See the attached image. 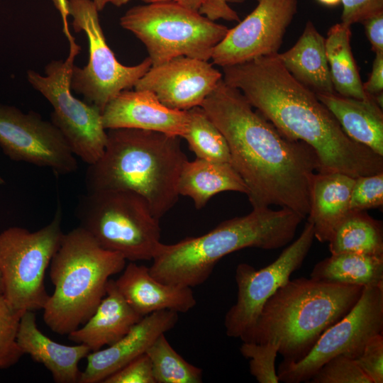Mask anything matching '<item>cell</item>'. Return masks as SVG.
I'll return each mask as SVG.
<instances>
[{
    "mask_svg": "<svg viewBox=\"0 0 383 383\" xmlns=\"http://www.w3.org/2000/svg\"><path fill=\"white\" fill-rule=\"evenodd\" d=\"M200 106L224 136L231 163L248 188L252 208L278 206L304 219L318 168L314 150L284 137L223 79Z\"/></svg>",
    "mask_w": 383,
    "mask_h": 383,
    "instance_id": "1",
    "label": "cell"
},
{
    "mask_svg": "<svg viewBox=\"0 0 383 383\" xmlns=\"http://www.w3.org/2000/svg\"><path fill=\"white\" fill-rule=\"evenodd\" d=\"M222 68L223 82L238 89L284 137L314 150L317 172L355 178L383 172V156L348 136L316 93L297 81L277 54Z\"/></svg>",
    "mask_w": 383,
    "mask_h": 383,
    "instance_id": "2",
    "label": "cell"
},
{
    "mask_svg": "<svg viewBox=\"0 0 383 383\" xmlns=\"http://www.w3.org/2000/svg\"><path fill=\"white\" fill-rule=\"evenodd\" d=\"M106 133L103 154L86 171L87 192H135L160 220L179 196L178 179L187 160L180 138L135 128L109 129Z\"/></svg>",
    "mask_w": 383,
    "mask_h": 383,
    "instance_id": "3",
    "label": "cell"
},
{
    "mask_svg": "<svg viewBox=\"0 0 383 383\" xmlns=\"http://www.w3.org/2000/svg\"><path fill=\"white\" fill-rule=\"evenodd\" d=\"M304 220L291 209H252L224 221L208 233L173 244L161 243L149 267L167 284L194 287L205 282L223 257L246 248H280L294 238Z\"/></svg>",
    "mask_w": 383,
    "mask_h": 383,
    "instance_id": "4",
    "label": "cell"
},
{
    "mask_svg": "<svg viewBox=\"0 0 383 383\" xmlns=\"http://www.w3.org/2000/svg\"><path fill=\"white\" fill-rule=\"evenodd\" d=\"M363 289L311 277L289 279L265 302L255 326L241 340L276 344L283 362H296L353 309Z\"/></svg>",
    "mask_w": 383,
    "mask_h": 383,
    "instance_id": "5",
    "label": "cell"
},
{
    "mask_svg": "<svg viewBox=\"0 0 383 383\" xmlns=\"http://www.w3.org/2000/svg\"><path fill=\"white\" fill-rule=\"evenodd\" d=\"M126 264L121 255L102 248L79 226L64 233L50 264L55 289L43 308L45 324L60 335L84 325L106 295L110 277Z\"/></svg>",
    "mask_w": 383,
    "mask_h": 383,
    "instance_id": "6",
    "label": "cell"
},
{
    "mask_svg": "<svg viewBox=\"0 0 383 383\" xmlns=\"http://www.w3.org/2000/svg\"><path fill=\"white\" fill-rule=\"evenodd\" d=\"M79 226L104 248L126 260H152L160 242L159 219L140 195L125 190H102L79 196Z\"/></svg>",
    "mask_w": 383,
    "mask_h": 383,
    "instance_id": "7",
    "label": "cell"
},
{
    "mask_svg": "<svg viewBox=\"0 0 383 383\" xmlns=\"http://www.w3.org/2000/svg\"><path fill=\"white\" fill-rule=\"evenodd\" d=\"M120 25L143 43L152 66L179 56L209 61L228 30L172 1L133 6L121 17Z\"/></svg>",
    "mask_w": 383,
    "mask_h": 383,
    "instance_id": "8",
    "label": "cell"
},
{
    "mask_svg": "<svg viewBox=\"0 0 383 383\" xmlns=\"http://www.w3.org/2000/svg\"><path fill=\"white\" fill-rule=\"evenodd\" d=\"M62 219L59 204L52 221L38 231L13 226L0 233L4 296L13 309L25 312L46 304L44 277L64 235Z\"/></svg>",
    "mask_w": 383,
    "mask_h": 383,
    "instance_id": "9",
    "label": "cell"
},
{
    "mask_svg": "<svg viewBox=\"0 0 383 383\" xmlns=\"http://www.w3.org/2000/svg\"><path fill=\"white\" fill-rule=\"evenodd\" d=\"M65 28L70 45L67 58L52 60L45 66V75L28 70L27 79L51 104V121L62 133L74 154L91 165L103 154L107 133L101 109L72 94L71 72L80 48L74 43L67 27Z\"/></svg>",
    "mask_w": 383,
    "mask_h": 383,
    "instance_id": "10",
    "label": "cell"
},
{
    "mask_svg": "<svg viewBox=\"0 0 383 383\" xmlns=\"http://www.w3.org/2000/svg\"><path fill=\"white\" fill-rule=\"evenodd\" d=\"M68 14L75 32H84L89 44V60L84 67L73 66L71 89L84 101L102 111L107 103L123 90L135 87L151 67L148 57L140 63L126 66L118 62L108 45L92 0H67Z\"/></svg>",
    "mask_w": 383,
    "mask_h": 383,
    "instance_id": "11",
    "label": "cell"
},
{
    "mask_svg": "<svg viewBox=\"0 0 383 383\" xmlns=\"http://www.w3.org/2000/svg\"><path fill=\"white\" fill-rule=\"evenodd\" d=\"M383 332V285L365 287L353 309L320 336L309 354L296 362H282L279 382H309L328 360L343 355L355 360L370 338Z\"/></svg>",
    "mask_w": 383,
    "mask_h": 383,
    "instance_id": "12",
    "label": "cell"
},
{
    "mask_svg": "<svg viewBox=\"0 0 383 383\" xmlns=\"http://www.w3.org/2000/svg\"><path fill=\"white\" fill-rule=\"evenodd\" d=\"M314 238L313 226L307 221L299 238L271 264L258 270L247 263L237 266V299L224 319L228 336L241 339L253 328L265 302L301 266Z\"/></svg>",
    "mask_w": 383,
    "mask_h": 383,
    "instance_id": "13",
    "label": "cell"
},
{
    "mask_svg": "<svg viewBox=\"0 0 383 383\" xmlns=\"http://www.w3.org/2000/svg\"><path fill=\"white\" fill-rule=\"evenodd\" d=\"M0 147L16 161L48 167L58 175L78 170L76 155L60 131L34 111L0 104Z\"/></svg>",
    "mask_w": 383,
    "mask_h": 383,
    "instance_id": "14",
    "label": "cell"
},
{
    "mask_svg": "<svg viewBox=\"0 0 383 383\" xmlns=\"http://www.w3.org/2000/svg\"><path fill=\"white\" fill-rule=\"evenodd\" d=\"M254 10L214 47L211 59L221 66L233 65L278 53L295 16L298 0H257Z\"/></svg>",
    "mask_w": 383,
    "mask_h": 383,
    "instance_id": "15",
    "label": "cell"
},
{
    "mask_svg": "<svg viewBox=\"0 0 383 383\" xmlns=\"http://www.w3.org/2000/svg\"><path fill=\"white\" fill-rule=\"evenodd\" d=\"M222 78L209 61L179 56L151 66L134 89L149 90L166 106L187 111L201 106Z\"/></svg>",
    "mask_w": 383,
    "mask_h": 383,
    "instance_id": "16",
    "label": "cell"
},
{
    "mask_svg": "<svg viewBox=\"0 0 383 383\" xmlns=\"http://www.w3.org/2000/svg\"><path fill=\"white\" fill-rule=\"evenodd\" d=\"M102 123L106 130L135 128L182 138L188 113L166 106L149 90L126 89L105 106Z\"/></svg>",
    "mask_w": 383,
    "mask_h": 383,
    "instance_id": "17",
    "label": "cell"
},
{
    "mask_svg": "<svg viewBox=\"0 0 383 383\" xmlns=\"http://www.w3.org/2000/svg\"><path fill=\"white\" fill-rule=\"evenodd\" d=\"M178 317L177 312L170 310L143 316L121 339L87 355V366L81 372L79 383H102L109 375L145 353L159 335L175 326Z\"/></svg>",
    "mask_w": 383,
    "mask_h": 383,
    "instance_id": "18",
    "label": "cell"
},
{
    "mask_svg": "<svg viewBox=\"0 0 383 383\" xmlns=\"http://www.w3.org/2000/svg\"><path fill=\"white\" fill-rule=\"evenodd\" d=\"M115 284L142 317L162 310L186 313L196 304L192 287L162 282L151 275L149 267L135 262L125 266Z\"/></svg>",
    "mask_w": 383,
    "mask_h": 383,
    "instance_id": "19",
    "label": "cell"
},
{
    "mask_svg": "<svg viewBox=\"0 0 383 383\" xmlns=\"http://www.w3.org/2000/svg\"><path fill=\"white\" fill-rule=\"evenodd\" d=\"M16 341L22 353L43 365L57 383H79V362L91 352L84 344L66 345L47 337L38 329L33 311L22 315Z\"/></svg>",
    "mask_w": 383,
    "mask_h": 383,
    "instance_id": "20",
    "label": "cell"
},
{
    "mask_svg": "<svg viewBox=\"0 0 383 383\" xmlns=\"http://www.w3.org/2000/svg\"><path fill=\"white\" fill-rule=\"evenodd\" d=\"M142 318L123 297L115 280L109 279L106 295L92 316L68 338L87 345L91 352L96 351L121 339Z\"/></svg>",
    "mask_w": 383,
    "mask_h": 383,
    "instance_id": "21",
    "label": "cell"
},
{
    "mask_svg": "<svg viewBox=\"0 0 383 383\" xmlns=\"http://www.w3.org/2000/svg\"><path fill=\"white\" fill-rule=\"evenodd\" d=\"M354 182L355 177L338 172H316L313 174L308 221L312 223L314 237L320 242H328L335 228L351 211Z\"/></svg>",
    "mask_w": 383,
    "mask_h": 383,
    "instance_id": "22",
    "label": "cell"
},
{
    "mask_svg": "<svg viewBox=\"0 0 383 383\" xmlns=\"http://www.w3.org/2000/svg\"><path fill=\"white\" fill-rule=\"evenodd\" d=\"M318 100L335 116L351 139L383 156L382 107L374 96L365 99L336 93H316Z\"/></svg>",
    "mask_w": 383,
    "mask_h": 383,
    "instance_id": "23",
    "label": "cell"
},
{
    "mask_svg": "<svg viewBox=\"0 0 383 383\" xmlns=\"http://www.w3.org/2000/svg\"><path fill=\"white\" fill-rule=\"evenodd\" d=\"M286 70L300 83L316 93H335L326 53L325 38L308 21L296 43L277 53Z\"/></svg>",
    "mask_w": 383,
    "mask_h": 383,
    "instance_id": "24",
    "label": "cell"
},
{
    "mask_svg": "<svg viewBox=\"0 0 383 383\" xmlns=\"http://www.w3.org/2000/svg\"><path fill=\"white\" fill-rule=\"evenodd\" d=\"M179 195L193 200L196 209L223 192L247 194L248 188L231 163L196 158L184 163L177 183Z\"/></svg>",
    "mask_w": 383,
    "mask_h": 383,
    "instance_id": "25",
    "label": "cell"
},
{
    "mask_svg": "<svg viewBox=\"0 0 383 383\" xmlns=\"http://www.w3.org/2000/svg\"><path fill=\"white\" fill-rule=\"evenodd\" d=\"M310 277L364 287L383 285V255L356 252L331 254L314 266Z\"/></svg>",
    "mask_w": 383,
    "mask_h": 383,
    "instance_id": "26",
    "label": "cell"
},
{
    "mask_svg": "<svg viewBox=\"0 0 383 383\" xmlns=\"http://www.w3.org/2000/svg\"><path fill=\"white\" fill-rule=\"evenodd\" d=\"M350 26L341 23L331 26L325 38L326 53L331 81L339 95L365 99L363 89L350 46Z\"/></svg>",
    "mask_w": 383,
    "mask_h": 383,
    "instance_id": "27",
    "label": "cell"
},
{
    "mask_svg": "<svg viewBox=\"0 0 383 383\" xmlns=\"http://www.w3.org/2000/svg\"><path fill=\"white\" fill-rule=\"evenodd\" d=\"M331 254L356 252L383 255V228L381 221L366 211L351 210L328 240Z\"/></svg>",
    "mask_w": 383,
    "mask_h": 383,
    "instance_id": "28",
    "label": "cell"
},
{
    "mask_svg": "<svg viewBox=\"0 0 383 383\" xmlns=\"http://www.w3.org/2000/svg\"><path fill=\"white\" fill-rule=\"evenodd\" d=\"M187 111L188 123L182 138L196 157L231 163L227 142L204 110L199 106Z\"/></svg>",
    "mask_w": 383,
    "mask_h": 383,
    "instance_id": "29",
    "label": "cell"
},
{
    "mask_svg": "<svg viewBox=\"0 0 383 383\" xmlns=\"http://www.w3.org/2000/svg\"><path fill=\"white\" fill-rule=\"evenodd\" d=\"M156 383H200L202 370L186 361L172 347L165 333L148 348Z\"/></svg>",
    "mask_w": 383,
    "mask_h": 383,
    "instance_id": "30",
    "label": "cell"
},
{
    "mask_svg": "<svg viewBox=\"0 0 383 383\" xmlns=\"http://www.w3.org/2000/svg\"><path fill=\"white\" fill-rule=\"evenodd\" d=\"M23 313L13 309L4 295L0 296V369L15 365L23 355L16 341Z\"/></svg>",
    "mask_w": 383,
    "mask_h": 383,
    "instance_id": "31",
    "label": "cell"
},
{
    "mask_svg": "<svg viewBox=\"0 0 383 383\" xmlns=\"http://www.w3.org/2000/svg\"><path fill=\"white\" fill-rule=\"evenodd\" d=\"M240 351L244 357L250 360V372L259 383L279 382L275 369L278 345L270 343L243 342Z\"/></svg>",
    "mask_w": 383,
    "mask_h": 383,
    "instance_id": "32",
    "label": "cell"
},
{
    "mask_svg": "<svg viewBox=\"0 0 383 383\" xmlns=\"http://www.w3.org/2000/svg\"><path fill=\"white\" fill-rule=\"evenodd\" d=\"M311 383H372L355 360L343 355L328 360L312 376Z\"/></svg>",
    "mask_w": 383,
    "mask_h": 383,
    "instance_id": "33",
    "label": "cell"
},
{
    "mask_svg": "<svg viewBox=\"0 0 383 383\" xmlns=\"http://www.w3.org/2000/svg\"><path fill=\"white\" fill-rule=\"evenodd\" d=\"M383 204V172L355 178L350 210L366 211Z\"/></svg>",
    "mask_w": 383,
    "mask_h": 383,
    "instance_id": "34",
    "label": "cell"
},
{
    "mask_svg": "<svg viewBox=\"0 0 383 383\" xmlns=\"http://www.w3.org/2000/svg\"><path fill=\"white\" fill-rule=\"evenodd\" d=\"M355 362L372 383L383 382V335L377 334L366 343Z\"/></svg>",
    "mask_w": 383,
    "mask_h": 383,
    "instance_id": "35",
    "label": "cell"
},
{
    "mask_svg": "<svg viewBox=\"0 0 383 383\" xmlns=\"http://www.w3.org/2000/svg\"><path fill=\"white\" fill-rule=\"evenodd\" d=\"M102 383H156L150 360L146 353L133 359L106 377Z\"/></svg>",
    "mask_w": 383,
    "mask_h": 383,
    "instance_id": "36",
    "label": "cell"
},
{
    "mask_svg": "<svg viewBox=\"0 0 383 383\" xmlns=\"http://www.w3.org/2000/svg\"><path fill=\"white\" fill-rule=\"evenodd\" d=\"M342 23L351 26L383 11V0H341Z\"/></svg>",
    "mask_w": 383,
    "mask_h": 383,
    "instance_id": "37",
    "label": "cell"
},
{
    "mask_svg": "<svg viewBox=\"0 0 383 383\" xmlns=\"http://www.w3.org/2000/svg\"><path fill=\"white\" fill-rule=\"evenodd\" d=\"M245 0H206L199 10V13L211 21L223 19L228 21H240L236 11L228 3H241Z\"/></svg>",
    "mask_w": 383,
    "mask_h": 383,
    "instance_id": "38",
    "label": "cell"
},
{
    "mask_svg": "<svg viewBox=\"0 0 383 383\" xmlns=\"http://www.w3.org/2000/svg\"><path fill=\"white\" fill-rule=\"evenodd\" d=\"M362 23L372 50L376 52H383V11L365 19Z\"/></svg>",
    "mask_w": 383,
    "mask_h": 383,
    "instance_id": "39",
    "label": "cell"
},
{
    "mask_svg": "<svg viewBox=\"0 0 383 383\" xmlns=\"http://www.w3.org/2000/svg\"><path fill=\"white\" fill-rule=\"evenodd\" d=\"M365 91L376 96L383 90V52H376L368 80L363 84Z\"/></svg>",
    "mask_w": 383,
    "mask_h": 383,
    "instance_id": "40",
    "label": "cell"
},
{
    "mask_svg": "<svg viewBox=\"0 0 383 383\" xmlns=\"http://www.w3.org/2000/svg\"><path fill=\"white\" fill-rule=\"evenodd\" d=\"M141 1H143V2L146 4L152 3V2H157V1H172L189 10L199 12V9L206 0H141Z\"/></svg>",
    "mask_w": 383,
    "mask_h": 383,
    "instance_id": "41",
    "label": "cell"
},
{
    "mask_svg": "<svg viewBox=\"0 0 383 383\" xmlns=\"http://www.w3.org/2000/svg\"><path fill=\"white\" fill-rule=\"evenodd\" d=\"M99 11H102L108 4H111L116 6H121L128 4L130 0H92Z\"/></svg>",
    "mask_w": 383,
    "mask_h": 383,
    "instance_id": "42",
    "label": "cell"
},
{
    "mask_svg": "<svg viewBox=\"0 0 383 383\" xmlns=\"http://www.w3.org/2000/svg\"><path fill=\"white\" fill-rule=\"evenodd\" d=\"M320 4L326 6H335L341 3V0H317Z\"/></svg>",
    "mask_w": 383,
    "mask_h": 383,
    "instance_id": "43",
    "label": "cell"
},
{
    "mask_svg": "<svg viewBox=\"0 0 383 383\" xmlns=\"http://www.w3.org/2000/svg\"><path fill=\"white\" fill-rule=\"evenodd\" d=\"M4 283L2 277V274L0 270V296L4 295Z\"/></svg>",
    "mask_w": 383,
    "mask_h": 383,
    "instance_id": "44",
    "label": "cell"
},
{
    "mask_svg": "<svg viewBox=\"0 0 383 383\" xmlns=\"http://www.w3.org/2000/svg\"><path fill=\"white\" fill-rule=\"evenodd\" d=\"M4 184V179L0 176V185Z\"/></svg>",
    "mask_w": 383,
    "mask_h": 383,
    "instance_id": "45",
    "label": "cell"
}]
</instances>
